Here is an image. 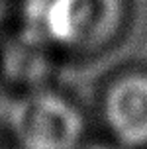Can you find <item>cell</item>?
Masks as SVG:
<instances>
[{
    "label": "cell",
    "mask_w": 147,
    "mask_h": 149,
    "mask_svg": "<svg viewBox=\"0 0 147 149\" xmlns=\"http://www.w3.org/2000/svg\"><path fill=\"white\" fill-rule=\"evenodd\" d=\"M4 126L16 149H81L86 143V116L57 88L36 86L10 100Z\"/></svg>",
    "instance_id": "1"
},
{
    "label": "cell",
    "mask_w": 147,
    "mask_h": 149,
    "mask_svg": "<svg viewBox=\"0 0 147 149\" xmlns=\"http://www.w3.org/2000/svg\"><path fill=\"white\" fill-rule=\"evenodd\" d=\"M100 118L122 147L147 145V73L124 71L116 74L102 90Z\"/></svg>",
    "instance_id": "3"
},
{
    "label": "cell",
    "mask_w": 147,
    "mask_h": 149,
    "mask_svg": "<svg viewBox=\"0 0 147 149\" xmlns=\"http://www.w3.org/2000/svg\"><path fill=\"white\" fill-rule=\"evenodd\" d=\"M125 22V0H41L37 33L65 55H94L114 41Z\"/></svg>",
    "instance_id": "2"
},
{
    "label": "cell",
    "mask_w": 147,
    "mask_h": 149,
    "mask_svg": "<svg viewBox=\"0 0 147 149\" xmlns=\"http://www.w3.org/2000/svg\"><path fill=\"white\" fill-rule=\"evenodd\" d=\"M8 16H10V0H0V37L6 30Z\"/></svg>",
    "instance_id": "4"
},
{
    "label": "cell",
    "mask_w": 147,
    "mask_h": 149,
    "mask_svg": "<svg viewBox=\"0 0 147 149\" xmlns=\"http://www.w3.org/2000/svg\"><path fill=\"white\" fill-rule=\"evenodd\" d=\"M81 149H124L122 145L118 143H100V141H94V143H84Z\"/></svg>",
    "instance_id": "5"
}]
</instances>
